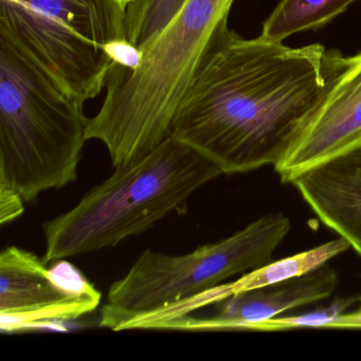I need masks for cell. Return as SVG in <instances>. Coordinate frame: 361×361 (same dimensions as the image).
I'll return each instance as SVG.
<instances>
[{
  "label": "cell",
  "instance_id": "5bb4252c",
  "mask_svg": "<svg viewBox=\"0 0 361 361\" xmlns=\"http://www.w3.org/2000/svg\"><path fill=\"white\" fill-rule=\"evenodd\" d=\"M25 200L22 196L13 189L0 185V224H6L16 221L22 216L25 211Z\"/></svg>",
  "mask_w": 361,
  "mask_h": 361
},
{
  "label": "cell",
  "instance_id": "3957f363",
  "mask_svg": "<svg viewBox=\"0 0 361 361\" xmlns=\"http://www.w3.org/2000/svg\"><path fill=\"white\" fill-rule=\"evenodd\" d=\"M115 169L73 208L44 224L46 264L111 248L147 231L223 175L172 134L140 159Z\"/></svg>",
  "mask_w": 361,
  "mask_h": 361
},
{
  "label": "cell",
  "instance_id": "30bf717a",
  "mask_svg": "<svg viewBox=\"0 0 361 361\" xmlns=\"http://www.w3.org/2000/svg\"><path fill=\"white\" fill-rule=\"evenodd\" d=\"M356 0H281L262 28V39L283 41L333 22Z\"/></svg>",
  "mask_w": 361,
  "mask_h": 361
},
{
  "label": "cell",
  "instance_id": "8fae6325",
  "mask_svg": "<svg viewBox=\"0 0 361 361\" xmlns=\"http://www.w3.org/2000/svg\"><path fill=\"white\" fill-rule=\"evenodd\" d=\"M350 247V244L339 236L336 240L324 243L316 248L298 253L286 259L270 262L263 267L252 270L238 280L231 282L232 289L233 293H238L304 276L318 269L333 257L345 252Z\"/></svg>",
  "mask_w": 361,
  "mask_h": 361
},
{
  "label": "cell",
  "instance_id": "6da1fadb",
  "mask_svg": "<svg viewBox=\"0 0 361 361\" xmlns=\"http://www.w3.org/2000/svg\"><path fill=\"white\" fill-rule=\"evenodd\" d=\"M314 44L247 39L225 26L188 85L170 134L223 174L276 166L293 149L345 64Z\"/></svg>",
  "mask_w": 361,
  "mask_h": 361
},
{
  "label": "cell",
  "instance_id": "ba28073f",
  "mask_svg": "<svg viewBox=\"0 0 361 361\" xmlns=\"http://www.w3.org/2000/svg\"><path fill=\"white\" fill-rule=\"evenodd\" d=\"M337 285V272L324 264L304 276L233 293L213 303L214 310L211 314H187L169 323L164 329L249 331L251 325L281 312L326 299Z\"/></svg>",
  "mask_w": 361,
  "mask_h": 361
},
{
  "label": "cell",
  "instance_id": "8992f818",
  "mask_svg": "<svg viewBox=\"0 0 361 361\" xmlns=\"http://www.w3.org/2000/svg\"><path fill=\"white\" fill-rule=\"evenodd\" d=\"M100 291L66 259L52 262L20 247L0 253V327L13 333L77 320L98 308Z\"/></svg>",
  "mask_w": 361,
  "mask_h": 361
},
{
  "label": "cell",
  "instance_id": "4fadbf2b",
  "mask_svg": "<svg viewBox=\"0 0 361 361\" xmlns=\"http://www.w3.org/2000/svg\"><path fill=\"white\" fill-rule=\"evenodd\" d=\"M360 297L341 298L336 299L326 307L320 308L307 314H298L293 317L268 319L262 322L251 325L249 331H287L295 329H325L329 322L343 314L350 305L358 301Z\"/></svg>",
  "mask_w": 361,
  "mask_h": 361
},
{
  "label": "cell",
  "instance_id": "9a60e30c",
  "mask_svg": "<svg viewBox=\"0 0 361 361\" xmlns=\"http://www.w3.org/2000/svg\"><path fill=\"white\" fill-rule=\"evenodd\" d=\"M325 329H361V310L339 314Z\"/></svg>",
  "mask_w": 361,
  "mask_h": 361
},
{
  "label": "cell",
  "instance_id": "7a4b0ae2",
  "mask_svg": "<svg viewBox=\"0 0 361 361\" xmlns=\"http://www.w3.org/2000/svg\"><path fill=\"white\" fill-rule=\"evenodd\" d=\"M90 118L0 27V185L33 202L78 178Z\"/></svg>",
  "mask_w": 361,
  "mask_h": 361
},
{
  "label": "cell",
  "instance_id": "52a82bcc",
  "mask_svg": "<svg viewBox=\"0 0 361 361\" xmlns=\"http://www.w3.org/2000/svg\"><path fill=\"white\" fill-rule=\"evenodd\" d=\"M361 147V52L346 58L336 81L286 157L274 166L284 183Z\"/></svg>",
  "mask_w": 361,
  "mask_h": 361
},
{
  "label": "cell",
  "instance_id": "9c48e42d",
  "mask_svg": "<svg viewBox=\"0 0 361 361\" xmlns=\"http://www.w3.org/2000/svg\"><path fill=\"white\" fill-rule=\"evenodd\" d=\"M289 183L361 255V147L303 171Z\"/></svg>",
  "mask_w": 361,
  "mask_h": 361
},
{
  "label": "cell",
  "instance_id": "7c38bea8",
  "mask_svg": "<svg viewBox=\"0 0 361 361\" xmlns=\"http://www.w3.org/2000/svg\"><path fill=\"white\" fill-rule=\"evenodd\" d=\"M185 0H137L126 9V35L140 49L174 18Z\"/></svg>",
  "mask_w": 361,
  "mask_h": 361
},
{
  "label": "cell",
  "instance_id": "277c9868",
  "mask_svg": "<svg viewBox=\"0 0 361 361\" xmlns=\"http://www.w3.org/2000/svg\"><path fill=\"white\" fill-rule=\"evenodd\" d=\"M290 228L288 217L276 213L187 255L143 251L128 274L109 288L101 326L115 331L135 329L164 308L219 286L235 274L263 267L271 262Z\"/></svg>",
  "mask_w": 361,
  "mask_h": 361
},
{
  "label": "cell",
  "instance_id": "5b68a950",
  "mask_svg": "<svg viewBox=\"0 0 361 361\" xmlns=\"http://www.w3.org/2000/svg\"><path fill=\"white\" fill-rule=\"evenodd\" d=\"M126 14L116 0H0V27L82 105L106 87Z\"/></svg>",
  "mask_w": 361,
  "mask_h": 361
},
{
  "label": "cell",
  "instance_id": "2e32d148",
  "mask_svg": "<svg viewBox=\"0 0 361 361\" xmlns=\"http://www.w3.org/2000/svg\"><path fill=\"white\" fill-rule=\"evenodd\" d=\"M120 6H121L122 9L126 10L128 9L130 6H132L133 4L136 3L137 0H116Z\"/></svg>",
  "mask_w": 361,
  "mask_h": 361
}]
</instances>
